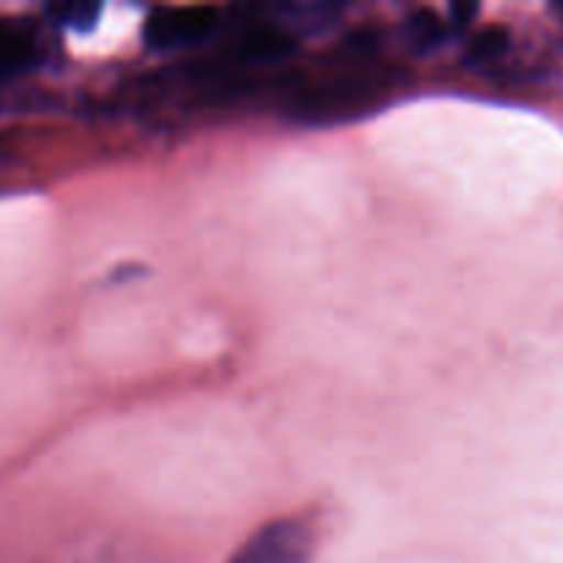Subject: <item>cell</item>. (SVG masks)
I'll list each match as a JSON object with an SVG mask.
<instances>
[{
	"mask_svg": "<svg viewBox=\"0 0 563 563\" xmlns=\"http://www.w3.org/2000/svg\"><path fill=\"white\" fill-rule=\"evenodd\" d=\"M311 553V528L300 520H275L258 528L231 563H308Z\"/></svg>",
	"mask_w": 563,
	"mask_h": 563,
	"instance_id": "6da1fadb",
	"label": "cell"
},
{
	"mask_svg": "<svg viewBox=\"0 0 563 563\" xmlns=\"http://www.w3.org/2000/svg\"><path fill=\"white\" fill-rule=\"evenodd\" d=\"M218 14L209 5L154 9L146 20V44L152 49H181L212 36Z\"/></svg>",
	"mask_w": 563,
	"mask_h": 563,
	"instance_id": "7a4b0ae2",
	"label": "cell"
},
{
	"mask_svg": "<svg viewBox=\"0 0 563 563\" xmlns=\"http://www.w3.org/2000/svg\"><path fill=\"white\" fill-rule=\"evenodd\" d=\"M295 47V38L289 36L286 27L256 22L236 36L234 47H231V60L240 66H273L289 58Z\"/></svg>",
	"mask_w": 563,
	"mask_h": 563,
	"instance_id": "3957f363",
	"label": "cell"
},
{
	"mask_svg": "<svg viewBox=\"0 0 563 563\" xmlns=\"http://www.w3.org/2000/svg\"><path fill=\"white\" fill-rule=\"evenodd\" d=\"M36 60V38L14 22H0V82L27 71Z\"/></svg>",
	"mask_w": 563,
	"mask_h": 563,
	"instance_id": "277c9868",
	"label": "cell"
},
{
	"mask_svg": "<svg viewBox=\"0 0 563 563\" xmlns=\"http://www.w3.org/2000/svg\"><path fill=\"white\" fill-rule=\"evenodd\" d=\"M445 36H449V22H443L438 11L418 9L407 20V38H410V47H416L418 53L438 49L445 42Z\"/></svg>",
	"mask_w": 563,
	"mask_h": 563,
	"instance_id": "5b68a950",
	"label": "cell"
},
{
	"mask_svg": "<svg viewBox=\"0 0 563 563\" xmlns=\"http://www.w3.org/2000/svg\"><path fill=\"white\" fill-rule=\"evenodd\" d=\"M509 49V31L506 27H484L482 33H476L471 42V47H467L465 53V60L471 66H484V64H493V60H498L500 55Z\"/></svg>",
	"mask_w": 563,
	"mask_h": 563,
	"instance_id": "8992f818",
	"label": "cell"
},
{
	"mask_svg": "<svg viewBox=\"0 0 563 563\" xmlns=\"http://www.w3.org/2000/svg\"><path fill=\"white\" fill-rule=\"evenodd\" d=\"M97 3H60L53 5V14L60 25L71 27V31H91L99 20Z\"/></svg>",
	"mask_w": 563,
	"mask_h": 563,
	"instance_id": "52a82bcc",
	"label": "cell"
},
{
	"mask_svg": "<svg viewBox=\"0 0 563 563\" xmlns=\"http://www.w3.org/2000/svg\"><path fill=\"white\" fill-rule=\"evenodd\" d=\"M451 14H454V25H467L473 22V16L478 14V5L476 3H456L451 5Z\"/></svg>",
	"mask_w": 563,
	"mask_h": 563,
	"instance_id": "ba28073f",
	"label": "cell"
}]
</instances>
